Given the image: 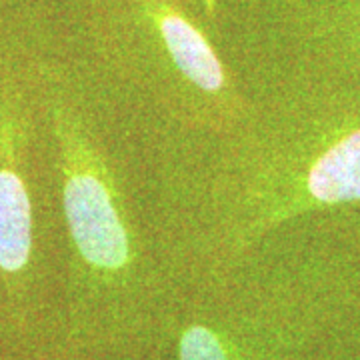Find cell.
Segmentation results:
<instances>
[{
    "label": "cell",
    "mask_w": 360,
    "mask_h": 360,
    "mask_svg": "<svg viewBox=\"0 0 360 360\" xmlns=\"http://www.w3.org/2000/svg\"><path fill=\"white\" fill-rule=\"evenodd\" d=\"M196 2H198L200 6H205L206 11L214 16V0H196Z\"/></svg>",
    "instance_id": "8"
},
{
    "label": "cell",
    "mask_w": 360,
    "mask_h": 360,
    "mask_svg": "<svg viewBox=\"0 0 360 360\" xmlns=\"http://www.w3.org/2000/svg\"><path fill=\"white\" fill-rule=\"evenodd\" d=\"M32 360H101L90 356L86 352L75 348L70 342H66L63 336H54V342H52V350H49L46 354H40L37 359Z\"/></svg>",
    "instance_id": "7"
},
{
    "label": "cell",
    "mask_w": 360,
    "mask_h": 360,
    "mask_svg": "<svg viewBox=\"0 0 360 360\" xmlns=\"http://www.w3.org/2000/svg\"><path fill=\"white\" fill-rule=\"evenodd\" d=\"M214 22L250 94L360 90V0H214Z\"/></svg>",
    "instance_id": "5"
},
{
    "label": "cell",
    "mask_w": 360,
    "mask_h": 360,
    "mask_svg": "<svg viewBox=\"0 0 360 360\" xmlns=\"http://www.w3.org/2000/svg\"><path fill=\"white\" fill-rule=\"evenodd\" d=\"M42 124V106L34 75L28 82L0 77V283L6 290L11 321H34L37 274L44 269L39 212L34 196V142Z\"/></svg>",
    "instance_id": "6"
},
{
    "label": "cell",
    "mask_w": 360,
    "mask_h": 360,
    "mask_svg": "<svg viewBox=\"0 0 360 360\" xmlns=\"http://www.w3.org/2000/svg\"><path fill=\"white\" fill-rule=\"evenodd\" d=\"M321 234L298 226L186 278L158 360H314L340 286Z\"/></svg>",
    "instance_id": "4"
},
{
    "label": "cell",
    "mask_w": 360,
    "mask_h": 360,
    "mask_svg": "<svg viewBox=\"0 0 360 360\" xmlns=\"http://www.w3.org/2000/svg\"><path fill=\"white\" fill-rule=\"evenodd\" d=\"M156 220L184 281L360 205V90L255 92L232 129L146 148Z\"/></svg>",
    "instance_id": "1"
},
{
    "label": "cell",
    "mask_w": 360,
    "mask_h": 360,
    "mask_svg": "<svg viewBox=\"0 0 360 360\" xmlns=\"http://www.w3.org/2000/svg\"><path fill=\"white\" fill-rule=\"evenodd\" d=\"M68 63L144 148L224 132L252 103L196 0H82Z\"/></svg>",
    "instance_id": "3"
},
{
    "label": "cell",
    "mask_w": 360,
    "mask_h": 360,
    "mask_svg": "<svg viewBox=\"0 0 360 360\" xmlns=\"http://www.w3.org/2000/svg\"><path fill=\"white\" fill-rule=\"evenodd\" d=\"M63 234L58 335L101 360H158L184 276L156 220L146 148L68 60L40 63Z\"/></svg>",
    "instance_id": "2"
}]
</instances>
